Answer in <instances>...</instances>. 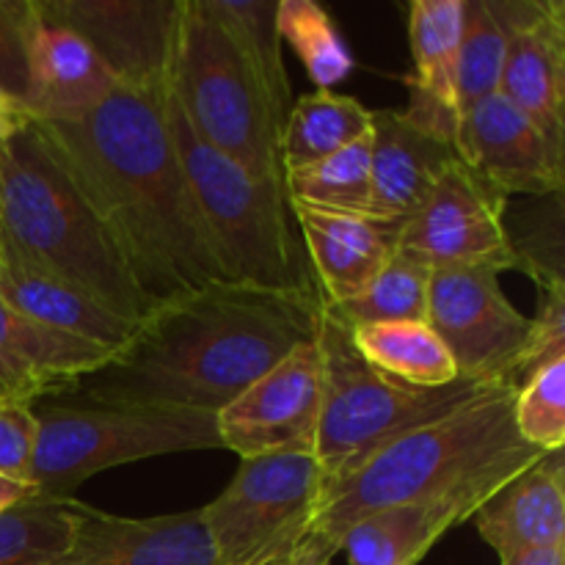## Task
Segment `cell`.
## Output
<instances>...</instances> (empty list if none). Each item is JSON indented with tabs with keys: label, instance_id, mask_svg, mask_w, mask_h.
<instances>
[{
	"label": "cell",
	"instance_id": "60d3db41",
	"mask_svg": "<svg viewBox=\"0 0 565 565\" xmlns=\"http://www.w3.org/2000/svg\"><path fill=\"white\" fill-rule=\"evenodd\" d=\"M292 565H331V557H323L318 555V552L309 550V546L298 544L296 561H292Z\"/></svg>",
	"mask_w": 565,
	"mask_h": 565
},
{
	"label": "cell",
	"instance_id": "4fadbf2b",
	"mask_svg": "<svg viewBox=\"0 0 565 565\" xmlns=\"http://www.w3.org/2000/svg\"><path fill=\"white\" fill-rule=\"evenodd\" d=\"M36 9L86 39L119 86L160 88L169 81L177 0H36Z\"/></svg>",
	"mask_w": 565,
	"mask_h": 565
},
{
	"label": "cell",
	"instance_id": "7402d4cb",
	"mask_svg": "<svg viewBox=\"0 0 565 565\" xmlns=\"http://www.w3.org/2000/svg\"><path fill=\"white\" fill-rule=\"evenodd\" d=\"M486 497L450 494L373 511L340 541L348 565H417L441 535L475 516Z\"/></svg>",
	"mask_w": 565,
	"mask_h": 565
},
{
	"label": "cell",
	"instance_id": "277c9868",
	"mask_svg": "<svg viewBox=\"0 0 565 565\" xmlns=\"http://www.w3.org/2000/svg\"><path fill=\"white\" fill-rule=\"evenodd\" d=\"M0 254L66 281L130 323L149 315L103 224L33 125L0 143Z\"/></svg>",
	"mask_w": 565,
	"mask_h": 565
},
{
	"label": "cell",
	"instance_id": "44dd1931",
	"mask_svg": "<svg viewBox=\"0 0 565 565\" xmlns=\"http://www.w3.org/2000/svg\"><path fill=\"white\" fill-rule=\"evenodd\" d=\"M467 0H414L408 42L414 55L412 103L406 114L425 130L452 143L456 136V77Z\"/></svg>",
	"mask_w": 565,
	"mask_h": 565
},
{
	"label": "cell",
	"instance_id": "4dcf8cb0",
	"mask_svg": "<svg viewBox=\"0 0 565 565\" xmlns=\"http://www.w3.org/2000/svg\"><path fill=\"white\" fill-rule=\"evenodd\" d=\"M276 31L281 44H290L292 53L307 70L309 81L318 88H329L345 83L351 77L353 61L351 47L337 31L329 11L315 0H279L276 6Z\"/></svg>",
	"mask_w": 565,
	"mask_h": 565
},
{
	"label": "cell",
	"instance_id": "e575fe53",
	"mask_svg": "<svg viewBox=\"0 0 565 565\" xmlns=\"http://www.w3.org/2000/svg\"><path fill=\"white\" fill-rule=\"evenodd\" d=\"M555 359H565V287L541 290L539 312L530 318L527 340L519 353L516 386Z\"/></svg>",
	"mask_w": 565,
	"mask_h": 565
},
{
	"label": "cell",
	"instance_id": "ac0fdd59",
	"mask_svg": "<svg viewBox=\"0 0 565 565\" xmlns=\"http://www.w3.org/2000/svg\"><path fill=\"white\" fill-rule=\"evenodd\" d=\"M36 9V0H33ZM119 88L114 72L66 25L39 14L28 39L25 108L33 121H75L97 110Z\"/></svg>",
	"mask_w": 565,
	"mask_h": 565
},
{
	"label": "cell",
	"instance_id": "7a4b0ae2",
	"mask_svg": "<svg viewBox=\"0 0 565 565\" xmlns=\"http://www.w3.org/2000/svg\"><path fill=\"white\" fill-rule=\"evenodd\" d=\"M318 320L315 296L221 281L154 307L103 367L42 401L218 414L315 340Z\"/></svg>",
	"mask_w": 565,
	"mask_h": 565
},
{
	"label": "cell",
	"instance_id": "83f0119b",
	"mask_svg": "<svg viewBox=\"0 0 565 565\" xmlns=\"http://www.w3.org/2000/svg\"><path fill=\"white\" fill-rule=\"evenodd\" d=\"M430 276H434V268L425 259L397 246L390 263L379 270V276L356 298L342 303H323L326 312L334 315L348 329L425 320Z\"/></svg>",
	"mask_w": 565,
	"mask_h": 565
},
{
	"label": "cell",
	"instance_id": "1f68e13d",
	"mask_svg": "<svg viewBox=\"0 0 565 565\" xmlns=\"http://www.w3.org/2000/svg\"><path fill=\"white\" fill-rule=\"evenodd\" d=\"M72 500L31 494L0 513V565H47L53 561L72 535Z\"/></svg>",
	"mask_w": 565,
	"mask_h": 565
},
{
	"label": "cell",
	"instance_id": "ab89813d",
	"mask_svg": "<svg viewBox=\"0 0 565 565\" xmlns=\"http://www.w3.org/2000/svg\"><path fill=\"white\" fill-rule=\"evenodd\" d=\"M31 494H33L31 486L17 483V480H9V478H0V513L20 505V502L28 500Z\"/></svg>",
	"mask_w": 565,
	"mask_h": 565
},
{
	"label": "cell",
	"instance_id": "ffe728a7",
	"mask_svg": "<svg viewBox=\"0 0 565 565\" xmlns=\"http://www.w3.org/2000/svg\"><path fill=\"white\" fill-rule=\"evenodd\" d=\"M318 285L320 301L342 303L356 298L397 248L395 226L362 215L290 207Z\"/></svg>",
	"mask_w": 565,
	"mask_h": 565
},
{
	"label": "cell",
	"instance_id": "7c38bea8",
	"mask_svg": "<svg viewBox=\"0 0 565 565\" xmlns=\"http://www.w3.org/2000/svg\"><path fill=\"white\" fill-rule=\"evenodd\" d=\"M320 401V351L318 342L309 340L215 414L221 450L235 452L241 461L276 452H312Z\"/></svg>",
	"mask_w": 565,
	"mask_h": 565
},
{
	"label": "cell",
	"instance_id": "5b68a950",
	"mask_svg": "<svg viewBox=\"0 0 565 565\" xmlns=\"http://www.w3.org/2000/svg\"><path fill=\"white\" fill-rule=\"evenodd\" d=\"M166 121L226 279L320 298L287 202L285 177L259 180L196 136L166 83Z\"/></svg>",
	"mask_w": 565,
	"mask_h": 565
},
{
	"label": "cell",
	"instance_id": "9a60e30c",
	"mask_svg": "<svg viewBox=\"0 0 565 565\" xmlns=\"http://www.w3.org/2000/svg\"><path fill=\"white\" fill-rule=\"evenodd\" d=\"M72 535L47 565H215L202 508L130 519L70 502Z\"/></svg>",
	"mask_w": 565,
	"mask_h": 565
},
{
	"label": "cell",
	"instance_id": "8992f818",
	"mask_svg": "<svg viewBox=\"0 0 565 565\" xmlns=\"http://www.w3.org/2000/svg\"><path fill=\"white\" fill-rule=\"evenodd\" d=\"M315 342L320 351L323 401L312 452L323 472V486L351 475L373 452L408 430L436 423L494 386L467 379L436 390L403 384L375 370L356 351L351 329L326 312L323 303Z\"/></svg>",
	"mask_w": 565,
	"mask_h": 565
},
{
	"label": "cell",
	"instance_id": "30bf717a",
	"mask_svg": "<svg viewBox=\"0 0 565 565\" xmlns=\"http://www.w3.org/2000/svg\"><path fill=\"white\" fill-rule=\"evenodd\" d=\"M425 323L445 342L461 379L516 384L530 318L508 301L497 270L434 268Z\"/></svg>",
	"mask_w": 565,
	"mask_h": 565
},
{
	"label": "cell",
	"instance_id": "836d02e7",
	"mask_svg": "<svg viewBox=\"0 0 565 565\" xmlns=\"http://www.w3.org/2000/svg\"><path fill=\"white\" fill-rule=\"evenodd\" d=\"M516 270H524L539 290L565 287L563 270V199L561 193L541 199L519 232L508 230Z\"/></svg>",
	"mask_w": 565,
	"mask_h": 565
},
{
	"label": "cell",
	"instance_id": "2e32d148",
	"mask_svg": "<svg viewBox=\"0 0 565 565\" xmlns=\"http://www.w3.org/2000/svg\"><path fill=\"white\" fill-rule=\"evenodd\" d=\"M508 50L500 94L565 147V3L500 0Z\"/></svg>",
	"mask_w": 565,
	"mask_h": 565
},
{
	"label": "cell",
	"instance_id": "484cf974",
	"mask_svg": "<svg viewBox=\"0 0 565 565\" xmlns=\"http://www.w3.org/2000/svg\"><path fill=\"white\" fill-rule=\"evenodd\" d=\"M215 22L224 28L230 42L257 77L265 99L285 125L292 105L290 75H287L281 39L276 31V6L279 0H202Z\"/></svg>",
	"mask_w": 565,
	"mask_h": 565
},
{
	"label": "cell",
	"instance_id": "6da1fadb",
	"mask_svg": "<svg viewBox=\"0 0 565 565\" xmlns=\"http://www.w3.org/2000/svg\"><path fill=\"white\" fill-rule=\"evenodd\" d=\"M33 130L97 215L149 312L230 281L166 121V86H119L83 119L33 121Z\"/></svg>",
	"mask_w": 565,
	"mask_h": 565
},
{
	"label": "cell",
	"instance_id": "e0dca14e",
	"mask_svg": "<svg viewBox=\"0 0 565 565\" xmlns=\"http://www.w3.org/2000/svg\"><path fill=\"white\" fill-rule=\"evenodd\" d=\"M452 160H458L452 143L425 130L406 110H373L367 218L401 230Z\"/></svg>",
	"mask_w": 565,
	"mask_h": 565
},
{
	"label": "cell",
	"instance_id": "f1b7e54d",
	"mask_svg": "<svg viewBox=\"0 0 565 565\" xmlns=\"http://www.w3.org/2000/svg\"><path fill=\"white\" fill-rule=\"evenodd\" d=\"M290 207L323 210L367 218L373 180H370V136L329 158L285 174Z\"/></svg>",
	"mask_w": 565,
	"mask_h": 565
},
{
	"label": "cell",
	"instance_id": "b9f144b4",
	"mask_svg": "<svg viewBox=\"0 0 565 565\" xmlns=\"http://www.w3.org/2000/svg\"><path fill=\"white\" fill-rule=\"evenodd\" d=\"M296 550H298V546H296ZM296 550H292L290 555L274 557V561H268V563H259V565H292V561H296Z\"/></svg>",
	"mask_w": 565,
	"mask_h": 565
},
{
	"label": "cell",
	"instance_id": "d4e9b609",
	"mask_svg": "<svg viewBox=\"0 0 565 565\" xmlns=\"http://www.w3.org/2000/svg\"><path fill=\"white\" fill-rule=\"evenodd\" d=\"M373 110L356 97L318 88L292 99L279 136L281 174L312 166L370 136Z\"/></svg>",
	"mask_w": 565,
	"mask_h": 565
},
{
	"label": "cell",
	"instance_id": "d6986e66",
	"mask_svg": "<svg viewBox=\"0 0 565 565\" xmlns=\"http://www.w3.org/2000/svg\"><path fill=\"white\" fill-rule=\"evenodd\" d=\"M500 561L541 546H565V450L544 452L513 475L472 516Z\"/></svg>",
	"mask_w": 565,
	"mask_h": 565
},
{
	"label": "cell",
	"instance_id": "4316f807",
	"mask_svg": "<svg viewBox=\"0 0 565 565\" xmlns=\"http://www.w3.org/2000/svg\"><path fill=\"white\" fill-rule=\"evenodd\" d=\"M351 340L375 370L403 384L436 390L461 379L450 351L425 320L359 326L351 329Z\"/></svg>",
	"mask_w": 565,
	"mask_h": 565
},
{
	"label": "cell",
	"instance_id": "5bb4252c",
	"mask_svg": "<svg viewBox=\"0 0 565 565\" xmlns=\"http://www.w3.org/2000/svg\"><path fill=\"white\" fill-rule=\"evenodd\" d=\"M452 149L502 196L546 199L563 193L565 147L502 94L483 99L458 121Z\"/></svg>",
	"mask_w": 565,
	"mask_h": 565
},
{
	"label": "cell",
	"instance_id": "cb8c5ba5",
	"mask_svg": "<svg viewBox=\"0 0 565 565\" xmlns=\"http://www.w3.org/2000/svg\"><path fill=\"white\" fill-rule=\"evenodd\" d=\"M116 351L36 323L0 301V362L36 401L103 367Z\"/></svg>",
	"mask_w": 565,
	"mask_h": 565
},
{
	"label": "cell",
	"instance_id": "f35d334b",
	"mask_svg": "<svg viewBox=\"0 0 565 565\" xmlns=\"http://www.w3.org/2000/svg\"><path fill=\"white\" fill-rule=\"evenodd\" d=\"M500 565H565V546H541L500 561Z\"/></svg>",
	"mask_w": 565,
	"mask_h": 565
},
{
	"label": "cell",
	"instance_id": "9c48e42d",
	"mask_svg": "<svg viewBox=\"0 0 565 565\" xmlns=\"http://www.w3.org/2000/svg\"><path fill=\"white\" fill-rule=\"evenodd\" d=\"M323 472L315 452L243 458L235 478L202 508L215 565H259L290 555L318 511Z\"/></svg>",
	"mask_w": 565,
	"mask_h": 565
},
{
	"label": "cell",
	"instance_id": "d6a6232c",
	"mask_svg": "<svg viewBox=\"0 0 565 565\" xmlns=\"http://www.w3.org/2000/svg\"><path fill=\"white\" fill-rule=\"evenodd\" d=\"M513 425L535 450H565V359L535 370L516 386Z\"/></svg>",
	"mask_w": 565,
	"mask_h": 565
},
{
	"label": "cell",
	"instance_id": "8fae6325",
	"mask_svg": "<svg viewBox=\"0 0 565 565\" xmlns=\"http://www.w3.org/2000/svg\"><path fill=\"white\" fill-rule=\"evenodd\" d=\"M505 213L508 196L452 160L401 226L397 246L430 268L516 270Z\"/></svg>",
	"mask_w": 565,
	"mask_h": 565
},
{
	"label": "cell",
	"instance_id": "3957f363",
	"mask_svg": "<svg viewBox=\"0 0 565 565\" xmlns=\"http://www.w3.org/2000/svg\"><path fill=\"white\" fill-rule=\"evenodd\" d=\"M513 395V381L494 384L436 423L381 447L345 478L323 486L301 544L334 561L345 530L373 511L450 494L489 500L513 475L544 456L516 434Z\"/></svg>",
	"mask_w": 565,
	"mask_h": 565
},
{
	"label": "cell",
	"instance_id": "ba28073f",
	"mask_svg": "<svg viewBox=\"0 0 565 565\" xmlns=\"http://www.w3.org/2000/svg\"><path fill=\"white\" fill-rule=\"evenodd\" d=\"M39 419L31 489L47 500H72L94 475L174 452L221 450L215 414L127 406L33 403Z\"/></svg>",
	"mask_w": 565,
	"mask_h": 565
},
{
	"label": "cell",
	"instance_id": "52a82bcc",
	"mask_svg": "<svg viewBox=\"0 0 565 565\" xmlns=\"http://www.w3.org/2000/svg\"><path fill=\"white\" fill-rule=\"evenodd\" d=\"M169 88L202 141L259 180H279L281 119L202 0H177Z\"/></svg>",
	"mask_w": 565,
	"mask_h": 565
},
{
	"label": "cell",
	"instance_id": "8d00e7d4",
	"mask_svg": "<svg viewBox=\"0 0 565 565\" xmlns=\"http://www.w3.org/2000/svg\"><path fill=\"white\" fill-rule=\"evenodd\" d=\"M39 419L33 401L0 397V478L31 486Z\"/></svg>",
	"mask_w": 565,
	"mask_h": 565
},
{
	"label": "cell",
	"instance_id": "74e56055",
	"mask_svg": "<svg viewBox=\"0 0 565 565\" xmlns=\"http://www.w3.org/2000/svg\"><path fill=\"white\" fill-rule=\"evenodd\" d=\"M33 125V116L20 99L9 97V94H0V143L11 141L14 136H20L22 130Z\"/></svg>",
	"mask_w": 565,
	"mask_h": 565
},
{
	"label": "cell",
	"instance_id": "603a6c76",
	"mask_svg": "<svg viewBox=\"0 0 565 565\" xmlns=\"http://www.w3.org/2000/svg\"><path fill=\"white\" fill-rule=\"evenodd\" d=\"M0 301L47 329L108 348V351H119L138 326L114 315L66 281L39 274L3 254H0Z\"/></svg>",
	"mask_w": 565,
	"mask_h": 565
},
{
	"label": "cell",
	"instance_id": "d590c367",
	"mask_svg": "<svg viewBox=\"0 0 565 565\" xmlns=\"http://www.w3.org/2000/svg\"><path fill=\"white\" fill-rule=\"evenodd\" d=\"M33 22V0H0V94L20 103L28 86V39Z\"/></svg>",
	"mask_w": 565,
	"mask_h": 565
},
{
	"label": "cell",
	"instance_id": "f546056e",
	"mask_svg": "<svg viewBox=\"0 0 565 565\" xmlns=\"http://www.w3.org/2000/svg\"><path fill=\"white\" fill-rule=\"evenodd\" d=\"M505 50L508 22L500 0H467L456 77V127L483 99L500 94Z\"/></svg>",
	"mask_w": 565,
	"mask_h": 565
}]
</instances>
